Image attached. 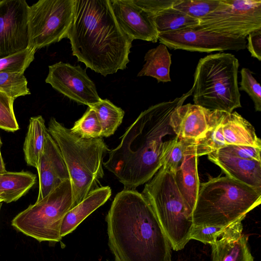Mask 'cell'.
Instances as JSON below:
<instances>
[{
    "instance_id": "18",
    "label": "cell",
    "mask_w": 261,
    "mask_h": 261,
    "mask_svg": "<svg viewBox=\"0 0 261 261\" xmlns=\"http://www.w3.org/2000/svg\"><path fill=\"white\" fill-rule=\"evenodd\" d=\"M207 155L208 159L219 166L226 176L261 189V161L233 157L217 151Z\"/></svg>"
},
{
    "instance_id": "10",
    "label": "cell",
    "mask_w": 261,
    "mask_h": 261,
    "mask_svg": "<svg viewBox=\"0 0 261 261\" xmlns=\"http://www.w3.org/2000/svg\"><path fill=\"white\" fill-rule=\"evenodd\" d=\"M214 32L246 38L261 29L260 0H220L217 8L196 26Z\"/></svg>"
},
{
    "instance_id": "19",
    "label": "cell",
    "mask_w": 261,
    "mask_h": 261,
    "mask_svg": "<svg viewBox=\"0 0 261 261\" xmlns=\"http://www.w3.org/2000/svg\"><path fill=\"white\" fill-rule=\"evenodd\" d=\"M193 143L187 147L184 158L174 174L178 190L192 213L200 185L197 171L198 157L195 153Z\"/></svg>"
},
{
    "instance_id": "24",
    "label": "cell",
    "mask_w": 261,
    "mask_h": 261,
    "mask_svg": "<svg viewBox=\"0 0 261 261\" xmlns=\"http://www.w3.org/2000/svg\"><path fill=\"white\" fill-rule=\"evenodd\" d=\"M144 60L145 63L137 76H151L156 79L158 83L171 81V55L166 45L160 44L148 50L144 56Z\"/></svg>"
},
{
    "instance_id": "21",
    "label": "cell",
    "mask_w": 261,
    "mask_h": 261,
    "mask_svg": "<svg viewBox=\"0 0 261 261\" xmlns=\"http://www.w3.org/2000/svg\"><path fill=\"white\" fill-rule=\"evenodd\" d=\"M226 145H244L261 148V140L253 126L237 112L225 113L222 122Z\"/></svg>"
},
{
    "instance_id": "9",
    "label": "cell",
    "mask_w": 261,
    "mask_h": 261,
    "mask_svg": "<svg viewBox=\"0 0 261 261\" xmlns=\"http://www.w3.org/2000/svg\"><path fill=\"white\" fill-rule=\"evenodd\" d=\"M74 0H39L29 7V46L36 50L67 38Z\"/></svg>"
},
{
    "instance_id": "5",
    "label": "cell",
    "mask_w": 261,
    "mask_h": 261,
    "mask_svg": "<svg viewBox=\"0 0 261 261\" xmlns=\"http://www.w3.org/2000/svg\"><path fill=\"white\" fill-rule=\"evenodd\" d=\"M47 130L58 146L67 168L74 207L99 187V180L104 176L103 159L110 149L101 138H81L54 117L50 119Z\"/></svg>"
},
{
    "instance_id": "29",
    "label": "cell",
    "mask_w": 261,
    "mask_h": 261,
    "mask_svg": "<svg viewBox=\"0 0 261 261\" xmlns=\"http://www.w3.org/2000/svg\"><path fill=\"white\" fill-rule=\"evenodd\" d=\"M37 50L28 46L8 56L0 58V72L23 73L34 60Z\"/></svg>"
},
{
    "instance_id": "23",
    "label": "cell",
    "mask_w": 261,
    "mask_h": 261,
    "mask_svg": "<svg viewBox=\"0 0 261 261\" xmlns=\"http://www.w3.org/2000/svg\"><path fill=\"white\" fill-rule=\"evenodd\" d=\"M47 133L42 116L30 118L23 147L25 161L28 166L37 169Z\"/></svg>"
},
{
    "instance_id": "30",
    "label": "cell",
    "mask_w": 261,
    "mask_h": 261,
    "mask_svg": "<svg viewBox=\"0 0 261 261\" xmlns=\"http://www.w3.org/2000/svg\"><path fill=\"white\" fill-rule=\"evenodd\" d=\"M0 91L14 100L31 94L24 74L7 72H0Z\"/></svg>"
},
{
    "instance_id": "22",
    "label": "cell",
    "mask_w": 261,
    "mask_h": 261,
    "mask_svg": "<svg viewBox=\"0 0 261 261\" xmlns=\"http://www.w3.org/2000/svg\"><path fill=\"white\" fill-rule=\"evenodd\" d=\"M36 175L30 172L6 171L0 174V199L6 203L16 201L35 185Z\"/></svg>"
},
{
    "instance_id": "33",
    "label": "cell",
    "mask_w": 261,
    "mask_h": 261,
    "mask_svg": "<svg viewBox=\"0 0 261 261\" xmlns=\"http://www.w3.org/2000/svg\"><path fill=\"white\" fill-rule=\"evenodd\" d=\"M241 81L239 90L244 91L253 101L256 111H261V87L253 76L252 72L247 68L241 70Z\"/></svg>"
},
{
    "instance_id": "13",
    "label": "cell",
    "mask_w": 261,
    "mask_h": 261,
    "mask_svg": "<svg viewBox=\"0 0 261 261\" xmlns=\"http://www.w3.org/2000/svg\"><path fill=\"white\" fill-rule=\"evenodd\" d=\"M29 7L24 0H0V58L29 46Z\"/></svg>"
},
{
    "instance_id": "26",
    "label": "cell",
    "mask_w": 261,
    "mask_h": 261,
    "mask_svg": "<svg viewBox=\"0 0 261 261\" xmlns=\"http://www.w3.org/2000/svg\"><path fill=\"white\" fill-rule=\"evenodd\" d=\"M96 113L101 125L102 137H109L114 134L121 124L124 111L107 99H100L96 103L88 107Z\"/></svg>"
},
{
    "instance_id": "3",
    "label": "cell",
    "mask_w": 261,
    "mask_h": 261,
    "mask_svg": "<svg viewBox=\"0 0 261 261\" xmlns=\"http://www.w3.org/2000/svg\"><path fill=\"white\" fill-rule=\"evenodd\" d=\"M67 38L78 61L104 76L125 69L129 62L133 41L118 25L109 0H74Z\"/></svg>"
},
{
    "instance_id": "14",
    "label": "cell",
    "mask_w": 261,
    "mask_h": 261,
    "mask_svg": "<svg viewBox=\"0 0 261 261\" xmlns=\"http://www.w3.org/2000/svg\"><path fill=\"white\" fill-rule=\"evenodd\" d=\"M224 113L187 103L174 110L170 117V124L178 138L196 140L218 123Z\"/></svg>"
},
{
    "instance_id": "4",
    "label": "cell",
    "mask_w": 261,
    "mask_h": 261,
    "mask_svg": "<svg viewBox=\"0 0 261 261\" xmlns=\"http://www.w3.org/2000/svg\"><path fill=\"white\" fill-rule=\"evenodd\" d=\"M261 189L228 176H218L200 182L192 213L194 226L226 227L259 205Z\"/></svg>"
},
{
    "instance_id": "8",
    "label": "cell",
    "mask_w": 261,
    "mask_h": 261,
    "mask_svg": "<svg viewBox=\"0 0 261 261\" xmlns=\"http://www.w3.org/2000/svg\"><path fill=\"white\" fill-rule=\"evenodd\" d=\"M73 206L69 179L65 180L45 197L18 213L11 225L38 241L59 242L63 219Z\"/></svg>"
},
{
    "instance_id": "38",
    "label": "cell",
    "mask_w": 261,
    "mask_h": 261,
    "mask_svg": "<svg viewBox=\"0 0 261 261\" xmlns=\"http://www.w3.org/2000/svg\"><path fill=\"white\" fill-rule=\"evenodd\" d=\"M246 48L252 57L261 61V29L251 32L247 36Z\"/></svg>"
},
{
    "instance_id": "41",
    "label": "cell",
    "mask_w": 261,
    "mask_h": 261,
    "mask_svg": "<svg viewBox=\"0 0 261 261\" xmlns=\"http://www.w3.org/2000/svg\"><path fill=\"white\" fill-rule=\"evenodd\" d=\"M2 205V202H1L0 203V211H1Z\"/></svg>"
},
{
    "instance_id": "37",
    "label": "cell",
    "mask_w": 261,
    "mask_h": 261,
    "mask_svg": "<svg viewBox=\"0 0 261 261\" xmlns=\"http://www.w3.org/2000/svg\"><path fill=\"white\" fill-rule=\"evenodd\" d=\"M140 8L152 15L166 8L172 7L176 0H133Z\"/></svg>"
},
{
    "instance_id": "32",
    "label": "cell",
    "mask_w": 261,
    "mask_h": 261,
    "mask_svg": "<svg viewBox=\"0 0 261 261\" xmlns=\"http://www.w3.org/2000/svg\"><path fill=\"white\" fill-rule=\"evenodd\" d=\"M70 130L84 139L101 138V125L95 112L89 107L82 117L74 122Z\"/></svg>"
},
{
    "instance_id": "11",
    "label": "cell",
    "mask_w": 261,
    "mask_h": 261,
    "mask_svg": "<svg viewBox=\"0 0 261 261\" xmlns=\"http://www.w3.org/2000/svg\"><path fill=\"white\" fill-rule=\"evenodd\" d=\"M158 40L170 49L210 53L239 51L246 48V38L219 34L196 27L158 34Z\"/></svg>"
},
{
    "instance_id": "27",
    "label": "cell",
    "mask_w": 261,
    "mask_h": 261,
    "mask_svg": "<svg viewBox=\"0 0 261 261\" xmlns=\"http://www.w3.org/2000/svg\"><path fill=\"white\" fill-rule=\"evenodd\" d=\"M194 141L179 139L177 136L168 140L163 154L162 167L174 174L184 158L187 147Z\"/></svg>"
},
{
    "instance_id": "28",
    "label": "cell",
    "mask_w": 261,
    "mask_h": 261,
    "mask_svg": "<svg viewBox=\"0 0 261 261\" xmlns=\"http://www.w3.org/2000/svg\"><path fill=\"white\" fill-rule=\"evenodd\" d=\"M224 115L221 120L210 128L201 138L194 140L193 144L197 157L208 155L226 145L222 126Z\"/></svg>"
},
{
    "instance_id": "12",
    "label": "cell",
    "mask_w": 261,
    "mask_h": 261,
    "mask_svg": "<svg viewBox=\"0 0 261 261\" xmlns=\"http://www.w3.org/2000/svg\"><path fill=\"white\" fill-rule=\"evenodd\" d=\"M48 69L45 83L69 99L88 107L100 100L95 85L81 66L59 62Z\"/></svg>"
},
{
    "instance_id": "6",
    "label": "cell",
    "mask_w": 261,
    "mask_h": 261,
    "mask_svg": "<svg viewBox=\"0 0 261 261\" xmlns=\"http://www.w3.org/2000/svg\"><path fill=\"white\" fill-rule=\"evenodd\" d=\"M239 67L238 59L229 53L211 54L200 59L192 88L194 104L226 113L241 107Z\"/></svg>"
},
{
    "instance_id": "15",
    "label": "cell",
    "mask_w": 261,
    "mask_h": 261,
    "mask_svg": "<svg viewBox=\"0 0 261 261\" xmlns=\"http://www.w3.org/2000/svg\"><path fill=\"white\" fill-rule=\"evenodd\" d=\"M114 17L122 31L132 40L153 43L158 34L151 16L133 0H109Z\"/></svg>"
},
{
    "instance_id": "25",
    "label": "cell",
    "mask_w": 261,
    "mask_h": 261,
    "mask_svg": "<svg viewBox=\"0 0 261 261\" xmlns=\"http://www.w3.org/2000/svg\"><path fill=\"white\" fill-rule=\"evenodd\" d=\"M158 34L168 33L197 26L199 20L172 7L151 15Z\"/></svg>"
},
{
    "instance_id": "1",
    "label": "cell",
    "mask_w": 261,
    "mask_h": 261,
    "mask_svg": "<svg viewBox=\"0 0 261 261\" xmlns=\"http://www.w3.org/2000/svg\"><path fill=\"white\" fill-rule=\"evenodd\" d=\"M192 92L191 88L180 97L142 112L123 135L118 146L108 151L109 158L102 164L124 189L135 190L161 168L165 146L171 139L167 137L176 135L170 124L171 116Z\"/></svg>"
},
{
    "instance_id": "36",
    "label": "cell",
    "mask_w": 261,
    "mask_h": 261,
    "mask_svg": "<svg viewBox=\"0 0 261 261\" xmlns=\"http://www.w3.org/2000/svg\"><path fill=\"white\" fill-rule=\"evenodd\" d=\"M217 151L233 157L261 161V148L244 145H228Z\"/></svg>"
},
{
    "instance_id": "40",
    "label": "cell",
    "mask_w": 261,
    "mask_h": 261,
    "mask_svg": "<svg viewBox=\"0 0 261 261\" xmlns=\"http://www.w3.org/2000/svg\"><path fill=\"white\" fill-rule=\"evenodd\" d=\"M2 145V142L1 139L0 138V152H1Z\"/></svg>"
},
{
    "instance_id": "7",
    "label": "cell",
    "mask_w": 261,
    "mask_h": 261,
    "mask_svg": "<svg viewBox=\"0 0 261 261\" xmlns=\"http://www.w3.org/2000/svg\"><path fill=\"white\" fill-rule=\"evenodd\" d=\"M142 194L156 214L173 249H183L190 240L192 213L178 190L174 174L161 167L145 183Z\"/></svg>"
},
{
    "instance_id": "17",
    "label": "cell",
    "mask_w": 261,
    "mask_h": 261,
    "mask_svg": "<svg viewBox=\"0 0 261 261\" xmlns=\"http://www.w3.org/2000/svg\"><path fill=\"white\" fill-rule=\"evenodd\" d=\"M243 220L225 227L221 238L211 245L212 261H253L248 237L242 233Z\"/></svg>"
},
{
    "instance_id": "35",
    "label": "cell",
    "mask_w": 261,
    "mask_h": 261,
    "mask_svg": "<svg viewBox=\"0 0 261 261\" xmlns=\"http://www.w3.org/2000/svg\"><path fill=\"white\" fill-rule=\"evenodd\" d=\"M225 228L213 226L193 225L190 233V239L212 245L221 236Z\"/></svg>"
},
{
    "instance_id": "2",
    "label": "cell",
    "mask_w": 261,
    "mask_h": 261,
    "mask_svg": "<svg viewBox=\"0 0 261 261\" xmlns=\"http://www.w3.org/2000/svg\"><path fill=\"white\" fill-rule=\"evenodd\" d=\"M106 220L115 261H171L170 242L142 193L124 189L118 193Z\"/></svg>"
},
{
    "instance_id": "16",
    "label": "cell",
    "mask_w": 261,
    "mask_h": 261,
    "mask_svg": "<svg viewBox=\"0 0 261 261\" xmlns=\"http://www.w3.org/2000/svg\"><path fill=\"white\" fill-rule=\"evenodd\" d=\"M37 170L39 186L36 201L45 197L65 180L69 179L67 168L61 152L48 132Z\"/></svg>"
},
{
    "instance_id": "31",
    "label": "cell",
    "mask_w": 261,
    "mask_h": 261,
    "mask_svg": "<svg viewBox=\"0 0 261 261\" xmlns=\"http://www.w3.org/2000/svg\"><path fill=\"white\" fill-rule=\"evenodd\" d=\"M220 0H176L172 7L199 20L215 10Z\"/></svg>"
},
{
    "instance_id": "42",
    "label": "cell",
    "mask_w": 261,
    "mask_h": 261,
    "mask_svg": "<svg viewBox=\"0 0 261 261\" xmlns=\"http://www.w3.org/2000/svg\"><path fill=\"white\" fill-rule=\"evenodd\" d=\"M3 202V201L2 199H0V203L1 202Z\"/></svg>"
},
{
    "instance_id": "20",
    "label": "cell",
    "mask_w": 261,
    "mask_h": 261,
    "mask_svg": "<svg viewBox=\"0 0 261 261\" xmlns=\"http://www.w3.org/2000/svg\"><path fill=\"white\" fill-rule=\"evenodd\" d=\"M112 190L109 186L99 187L91 191L64 216L60 230L62 238L72 232L92 213L110 198Z\"/></svg>"
},
{
    "instance_id": "34",
    "label": "cell",
    "mask_w": 261,
    "mask_h": 261,
    "mask_svg": "<svg viewBox=\"0 0 261 261\" xmlns=\"http://www.w3.org/2000/svg\"><path fill=\"white\" fill-rule=\"evenodd\" d=\"M14 100L0 91V128L14 132L19 129L13 109Z\"/></svg>"
},
{
    "instance_id": "39",
    "label": "cell",
    "mask_w": 261,
    "mask_h": 261,
    "mask_svg": "<svg viewBox=\"0 0 261 261\" xmlns=\"http://www.w3.org/2000/svg\"><path fill=\"white\" fill-rule=\"evenodd\" d=\"M6 171L5 165L2 156L1 152H0V174L4 173Z\"/></svg>"
}]
</instances>
